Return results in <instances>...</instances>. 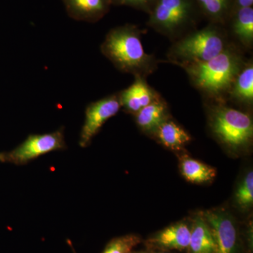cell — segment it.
<instances>
[{"mask_svg":"<svg viewBox=\"0 0 253 253\" xmlns=\"http://www.w3.org/2000/svg\"><path fill=\"white\" fill-rule=\"evenodd\" d=\"M142 33L129 23L112 28L101 44V53L121 72L146 78L157 69L158 61L154 55L145 52Z\"/></svg>","mask_w":253,"mask_h":253,"instance_id":"cell-1","label":"cell"},{"mask_svg":"<svg viewBox=\"0 0 253 253\" xmlns=\"http://www.w3.org/2000/svg\"><path fill=\"white\" fill-rule=\"evenodd\" d=\"M239 50L229 44L209 61L181 65L192 84L205 96L222 101L245 65Z\"/></svg>","mask_w":253,"mask_h":253,"instance_id":"cell-2","label":"cell"},{"mask_svg":"<svg viewBox=\"0 0 253 253\" xmlns=\"http://www.w3.org/2000/svg\"><path fill=\"white\" fill-rule=\"evenodd\" d=\"M220 25L211 23L201 30L191 31L176 40L168 51L169 62L181 66L209 61L229 45Z\"/></svg>","mask_w":253,"mask_h":253,"instance_id":"cell-3","label":"cell"},{"mask_svg":"<svg viewBox=\"0 0 253 253\" xmlns=\"http://www.w3.org/2000/svg\"><path fill=\"white\" fill-rule=\"evenodd\" d=\"M200 14L195 0H158L147 24L160 34L177 40L194 27Z\"/></svg>","mask_w":253,"mask_h":253,"instance_id":"cell-4","label":"cell"},{"mask_svg":"<svg viewBox=\"0 0 253 253\" xmlns=\"http://www.w3.org/2000/svg\"><path fill=\"white\" fill-rule=\"evenodd\" d=\"M210 110V126L222 144L234 150L246 147L252 141L253 123L248 113L217 101Z\"/></svg>","mask_w":253,"mask_h":253,"instance_id":"cell-5","label":"cell"},{"mask_svg":"<svg viewBox=\"0 0 253 253\" xmlns=\"http://www.w3.org/2000/svg\"><path fill=\"white\" fill-rule=\"evenodd\" d=\"M66 148L64 128L61 127L51 133L31 134L12 151L0 155V159L4 162L20 166L42 155Z\"/></svg>","mask_w":253,"mask_h":253,"instance_id":"cell-6","label":"cell"},{"mask_svg":"<svg viewBox=\"0 0 253 253\" xmlns=\"http://www.w3.org/2000/svg\"><path fill=\"white\" fill-rule=\"evenodd\" d=\"M121 108L119 92L109 95L88 105L85 110V119L80 136V146L83 148L87 147L105 123L116 116Z\"/></svg>","mask_w":253,"mask_h":253,"instance_id":"cell-7","label":"cell"},{"mask_svg":"<svg viewBox=\"0 0 253 253\" xmlns=\"http://www.w3.org/2000/svg\"><path fill=\"white\" fill-rule=\"evenodd\" d=\"M211 230L215 244V253H237L239 236L234 219L221 209L201 213Z\"/></svg>","mask_w":253,"mask_h":253,"instance_id":"cell-8","label":"cell"},{"mask_svg":"<svg viewBox=\"0 0 253 253\" xmlns=\"http://www.w3.org/2000/svg\"><path fill=\"white\" fill-rule=\"evenodd\" d=\"M134 78L130 86L119 91L121 106L126 112L133 115L161 97V95L148 84L146 78L139 76Z\"/></svg>","mask_w":253,"mask_h":253,"instance_id":"cell-9","label":"cell"},{"mask_svg":"<svg viewBox=\"0 0 253 253\" xmlns=\"http://www.w3.org/2000/svg\"><path fill=\"white\" fill-rule=\"evenodd\" d=\"M68 16L78 21L96 23L111 8V0H61Z\"/></svg>","mask_w":253,"mask_h":253,"instance_id":"cell-10","label":"cell"},{"mask_svg":"<svg viewBox=\"0 0 253 253\" xmlns=\"http://www.w3.org/2000/svg\"><path fill=\"white\" fill-rule=\"evenodd\" d=\"M191 226L184 222L166 228L149 240V244L163 249L183 251L189 248Z\"/></svg>","mask_w":253,"mask_h":253,"instance_id":"cell-11","label":"cell"},{"mask_svg":"<svg viewBox=\"0 0 253 253\" xmlns=\"http://www.w3.org/2000/svg\"><path fill=\"white\" fill-rule=\"evenodd\" d=\"M134 116L141 130L154 134L160 126L169 118L167 103L161 96L135 113Z\"/></svg>","mask_w":253,"mask_h":253,"instance_id":"cell-12","label":"cell"},{"mask_svg":"<svg viewBox=\"0 0 253 253\" xmlns=\"http://www.w3.org/2000/svg\"><path fill=\"white\" fill-rule=\"evenodd\" d=\"M228 22L234 38L244 47L251 49L253 44V9L240 8L233 11ZM227 22V23H228Z\"/></svg>","mask_w":253,"mask_h":253,"instance_id":"cell-13","label":"cell"},{"mask_svg":"<svg viewBox=\"0 0 253 253\" xmlns=\"http://www.w3.org/2000/svg\"><path fill=\"white\" fill-rule=\"evenodd\" d=\"M190 253H215V244L211 230L202 214L195 219L191 226Z\"/></svg>","mask_w":253,"mask_h":253,"instance_id":"cell-14","label":"cell"},{"mask_svg":"<svg viewBox=\"0 0 253 253\" xmlns=\"http://www.w3.org/2000/svg\"><path fill=\"white\" fill-rule=\"evenodd\" d=\"M231 99L241 104L251 105L253 102V65L252 61L245 63L229 91Z\"/></svg>","mask_w":253,"mask_h":253,"instance_id":"cell-15","label":"cell"},{"mask_svg":"<svg viewBox=\"0 0 253 253\" xmlns=\"http://www.w3.org/2000/svg\"><path fill=\"white\" fill-rule=\"evenodd\" d=\"M154 134L163 146L172 150L182 149L191 141L187 131L169 118L160 126Z\"/></svg>","mask_w":253,"mask_h":253,"instance_id":"cell-16","label":"cell"},{"mask_svg":"<svg viewBox=\"0 0 253 253\" xmlns=\"http://www.w3.org/2000/svg\"><path fill=\"white\" fill-rule=\"evenodd\" d=\"M201 14L211 23L224 26L232 13L234 0H195Z\"/></svg>","mask_w":253,"mask_h":253,"instance_id":"cell-17","label":"cell"},{"mask_svg":"<svg viewBox=\"0 0 253 253\" xmlns=\"http://www.w3.org/2000/svg\"><path fill=\"white\" fill-rule=\"evenodd\" d=\"M180 169L186 180L193 183L207 182L216 176L214 168L189 157L183 158Z\"/></svg>","mask_w":253,"mask_h":253,"instance_id":"cell-18","label":"cell"},{"mask_svg":"<svg viewBox=\"0 0 253 253\" xmlns=\"http://www.w3.org/2000/svg\"><path fill=\"white\" fill-rule=\"evenodd\" d=\"M140 241V238L134 234L116 238L110 241L102 253H131Z\"/></svg>","mask_w":253,"mask_h":253,"instance_id":"cell-19","label":"cell"},{"mask_svg":"<svg viewBox=\"0 0 253 253\" xmlns=\"http://www.w3.org/2000/svg\"><path fill=\"white\" fill-rule=\"evenodd\" d=\"M236 201L244 208L250 207L253 203V173L251 171L241 182L236 191Z\"/></svg>","mask_w":253,"mask_h":253,"instance_id":"cell-20","label":"cell"},{"mask_svg":"<svg viewBox=\"0 0 253 253\" xmlns=\"http://www.w3.org/2000/svg\"><path fill=\"white\" fill-rule=\"evenodd\" d=\"M112 5L130 6L149 14L158 0H111Z\"/></svg>","mask_w":253,"mask_h":253,"instance_id":"cell-21","label":"cell"},{"mask_svg":"<svg viewBox=\"0 0 253 253\" xmlns=\"http://www.w3.org/2000/svg\"><path fill=\"white\" fill-rule=\"evenodd\" d=\"M253 0H234V7H233L232 13L233 11L240 9V8L251 7V6H253Z\"/></svg>","mask_w":253,"mask_h":253,"instance_id":"cell-22","label":"cell"}]
</instances>
